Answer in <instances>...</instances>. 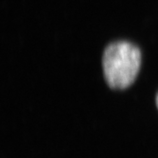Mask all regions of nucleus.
<instances>
[{
	"label": "nucleus",
	"instance_id": "nucleus-1",
	"mask_svg": "<svg viewBox=\"0 0 158 158\" xmlns=\"http://www.w3.org/2000/svg\"><path fill=\"white\" fill-rule=\"evenodd\" d=\"M102 64L104 79L109 87L126 89L133 83L139 73L141 52L130 42H112L104 49Z\"/></svg>",
	"mask_w": 158,
	"mask_h": 158
},
{
	"label": "nucleus",
	"instance_id": "nucleus-2",
	"mask_svg": "<svg viewBox=\"0 0 158 158\" xmlns=\"http://www.w3.org/2000/svg\"><path fill=\"white\" fill-rule=\"evenodd\" d=\"M156 107H157L158 109V93L156 95Z\"/></svg>",
	"mask_w": 158,
	"mask_h": 158
}]
</instances>
